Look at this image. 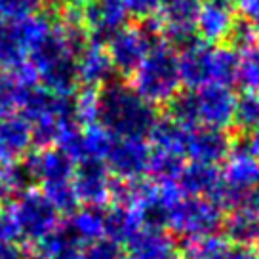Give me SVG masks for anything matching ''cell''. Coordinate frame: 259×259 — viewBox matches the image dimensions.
<instances>
[{"label":"cell","mask_w":259,"mask_h":259,"mask_svg":"<svg viewBox=\"0 0 259 259\" xmlns=\"http://www.w3.org/2000/svg\"><path fill=\"white\" fill-rule=\"evenodd\" d=\"M156 120V109L128 84L111 82L99 90L97 122L114 138H145Z\"/></svg>","instance_id":"cell-1"},{"label":"cell","mask_w":259,"mask_h":259,"mask_svg":"<svg viewBox=\"0 0 259 259\" xmlns=\"http://www.w3.org/2000/svg\"><path fill=\"white\" fill-rule=\"evenodd\" d=\"M128 86L153 107H166L181 92L178 52L168 42L156 40L128 78Z\"/></svg>","instance_id":"cell-2"},{"label":"cell","mask_w":259,"mask_h":259,"mask_svg":"<svg viewBox=\"0 0 259 259\" xmlns=\"http://www.w3.org/2000/svg\"><path fill=\"white\" fill-rule=\"evenodd\" d=\"M223 225V210L208 198L181 196L168 211V225L183 240L215 235Z\"/></svg>","instance_id":"cell-3"},{"label":"cell","mask_w":259,"mask_h":259,"mask_svg":"<svg viewBox=\"0 0 259 259\" xmlns=\"http://www.w3.org/2000/svg\"><path fill=\"white\" fill-rule=\"evenodd\" d=\"M8 208L19 227L21 238L31 242L40 240L59 227V213L38 189H25Z\"/></svg>","instance_id":"cell-4"},{"label":"cell","mask_w":259,"mask_h":259,"mask_svg":"<svg viewBox=\"0 0 259 259\" xmlns=\"http://www.w3.org/2000/svg\"><path fill=\"white\" fill-rule=\"evenodd\" d=\"M202 0H164L160 6V36L171 48H185L196 40V17Z\"/></svg>","instance_id":"cell-5"},{"label":"cell","mask_w":259,"mask_h":259,"mask_svg":"<svg viewBox=\"0 0 259 259\" xmlns=\"http://www.w3.org/2000/svg\"><path fill=\"white\" fill-rule=\"evenodd\" d=\"M80 16L90 40L105 46L126 27L130 12L124 0H86L80 8Z\"/></svg>","instance_id":"cell-6"},{"label":"cell","mask_w":259,"mask_h":259,"mask_svg":"<svg viewBox=\"0 0 259 259\" xmlns=\"http://www.w3.org/2000/svg\"><path fill=\"white\" fill-rule=\"evenodd\" d=\"M151 145L143 138H114L105 156V168L114 179L136 181L149 171Z\"/></svg>","instance_id":"cell-7"},{"label":"cell","mask_w":259,"mask_h":259,"mask_svg":"<svg viewBox=\"0 0 259 259\" xmlns=\"http://www.w3.org/2000/svg\"><path fill=\"white\" fill-rule=\"evenodd\" d=\"M160 40V38H158ZM156 38H151L141 27H124L107 42V54L118 74L130 78L138 71Z\"/></svg>","instance_id":"cell-8"},{"label":"cell","mask_w":259,"mask_h":259,"mask_svg":"<svg viewBox=\"0 0 259 259\" xmlns=\"http://www.w3.org/2000/svg\"><path fill=\"white\" fill-rule=\"evenodd\" d=\"M194 105L198 124L213 130H227L233 126L236 96L225 86H204L194 90Z\"/></svg>","instance_id":"cell-9"},{"label":"cell","mask_w":259,"mask_h":259,"mask_svg":"<svg viewBox=\"0 0 259 259\" xmlns=\"http://www.w3.org/2000/svg\"><path fill=\"white\" fill-rule=\"evenodd\" d=\"M73 187L78 202L88 208H103L111 200V179L101 160H82L73 174Z\"/></svg>","instance_id":"cell-10"},{"label":"cell","mask_w":259,"mask_h":259,"mask_svg":"<svg viewBox=\"0 0 259 259\" xmlns=\"http://www.w3.org/2000/svg\"><path fill=\"white\" fill-rule=\"evenodd\" d=\"M233 151V139L225 130H213L206 126H196L187 134L185 156L193 162L215 166L225 162Z\"/></svg>","instance_id":"cell-11"},{"label":"cell","mask_w":259,"mask_h":259,"mask_svg":"<svg viewBox=\"0 0 259 259\" xmlns=\"http://www.w3.org/2000/svg\"><path fill=\"white\" fill-rule=\"evenodd\" d=\"M236 23L233 0H204L196 17V34L206 44H219L229 38Z\"/></svg>","instance_id":"cell-12"},{"label":"cell","mask_w":259,"mask_h":259,"mask_svg":"<svg viewBox=\"0 0 259 259\" xmlns=\"http://www.w3.org/2000/svg\"><path fill=\"white\" fill-rule=\"evenodd\" d=\"M74 168L76 164L67 154L52 147L32 151L23 158V170L27 178L36 179L42 185L73 179Z\"/></svg>","instance_id":"cell-13"},{"label":"cell","mask_w":259,"mask_h":259,"mask_svg":"<svg viewBox=\"0 0 259 259\" xmlns=\"http://www.w3.org/2000/svg\"><path fill=\"white\" fill-rule=\"evenodd\" d=\"M76 80L82 88L101 90L111 84L113 78V63L109 59L107 48L99 42L90 40V44L76 56Z\"/></svg>","instance_id":"cell-14"},{"label":"cell","mask_w":259,"mask_h":259,"mask_svg":"<svg viewBox=\"0 0 259 259\" xmlns=\"http://www.w3.org/2000/svg\"><path fill=\"white\" fill-rule=\"evenodd\" d=\"M128 259H178L176 242L164 229L141 227L126 242Z\"/></svg>","instance_id":"cell-15"},{"label":"cell","mask_w":259,"mask_h":259,"mask_svg":"<svg viewBox=\"0 0 259 259\" xmlns=\"http://www.w3.org/2000/svg\"><path fill=\"white\" fill-rule=\"evenodd\" d=\"M210 56L211 44L202 40H194L181 50V54H178L181 86L189 90L210 86Z\"/></svg>","instance_id":"cell-16"},{"label":"cell","mask_w":259,"mask_h":259,"mask_svg":"<svg viewBox=\"0 0 259 259\" xmlns=\"http://www.w3.org/2000/svg\"><path fill=\"white\" fill-rule=\"evenodd\" d=\"M32 126L23 114L0 118V160L17 162L31 153Z\"/></svg>","instance_id":"cell-17"},{"label":"cell","mask_w":259,"mask_h":259,"mask_svg":"<svg viewBox=\"0 0 259 259\" xmlns=\"http://www.w3.org/2000/svg\"><path fill=\"white\" fill-rule=\"evenodd\" d=\"M259 179V160L248 147H233L221 171L223 185L235 191H253Z\"/></svg>","instance_id":"cell-18"},{"label":"cell","mask_w":259,"mask_h":259,"mask_svg":"<svg viewBox=\"0 0 259 259\" xmlns=\"http://www.w3.org/2000/svg\"><path fill=\"white\" fill-rule=\"evenodd\" d=\"M179 193L185 196H200V198H211V194L221 185V174L215 166L191 162L179 174L178 181Z\"/></svg>","instance_id":"cell-19"},{"label":"cell","mask_w":259,"mask_h":259,"mask_svg":"<svg viewBox=\"0 0 259 259\" xmlns=\"http://www.w3.org/2000/svg\"><path fill=\"white\" fill-rule=\"evenodd\" d=\"M225 238L236 246H248L259 242V208H238L223 218Z\"/></svg>","instance_id":"cell-20"},{"label":"cell","mask_w":259,"mask_h":259,"mask_svg":"<svg viewBox=\"0 0 259 259\" xmlns=\"http://www.w3.org/2000/svg\"><path fill=\"white\" fill-rule=\"evenodd\" d=\"M143 227V221L134 208L114 206L103 213V236L111 242L126 244Z\"/></svg>","instance_id":"cell-21"},{"label":"cell","mask_w":259,"mask_h":259,"mask_svg":"<svg viewBox=\"0 0 259 259\" xmlns=\"http://www.w3.org/2000/svg\"><path fill=\"white\" fill-rule=\"evenodd\" d=\"M238 74V52L231 46H211L210 56V84L225 86L236 82Z\"/></svg>","instance_id":"cell-22"},{"label":"cell","mask_w":259,"mask_h":259,"mask_svg":"<svg viewBox=\"0 0 259 259\" xmlns=\"http://www.w3.org/2000/svg\"><path fill=\"white\" fill-rule=\"evenodd\" d=\"M231 242L225 236L208 235L183 240L179 259H227Z\"/></svg>","instance_id":"cell-23"},{"label":"cell","mask_w":259,"mask_h":259,"mask_svg":"<svg viewBox=\"0 0 259 259\" xmlns=\"http://www.w3.org/2000/svg\"><path fill=\"white\" fill-rule=\"evenodd\" d=\"M27 63V48L16 31L14 21H6L0 32V69L4 73H14Z\"/></svg>","instance_id":"cell-24"},{"label":"cell","mask_w":259,"mask_h":259,"mask_svg":"<svg viewBox=\"0 0 259 259\" xmlns=\"http://www.w3.org/2000/svg\"><path fill=\"white\" fill-rule=\"evenodd\" d=\"M187 130L171 122L168 116H162L154 122V126L149 132L151 139V149H162V151H176V153L185 154V141Z\"/></svg>","instance_id":"cell-25"},{"label":"cell","mask_w":259,"mask_h":259,"mask_svg":"<svg viewBox=\"0 0 259 259\" xmlns=\"http://www.w3.org/2000/svg\"><path fill=\"white\" fill-rule=\"evenodd\" d=\"M67 229L78 242L90 244L103 238V213H101V208L76 210Z\"/></svg>","instance_id":"cell-26"},{"label":"cell","mask_w":259,"mask_h":259,"mask_svg":"<svg viewBox=\"0 0 259 259\" xmlns=\"http://www.w3.org/2000/svg\"><path fill=\"white\" fill-rule=\"evenodd\" d=\"M185 168V154L176 151L151 149L149 171L156 183H176L181 170Z\"/></svg>","instance_id":"cell-27"},{"label":"cell","mask_w":259,"mask_h":259,"mask_svg":"<svg viewBox=\"0 0 259 259\" xmlns=\"http://www.w3.org/2000/svg\"><path fill=\"white\" fill-rule=\"evenodd\" d=\"M29 90L16 78L14 73H0V118L16 114L25 103Z\"/></svg>","instance_id":"cell-28"},{"label":"cell","mask_w":259,"mask_h":259,"mask_svg":"<svg viewBox=\"0 0 259 259\" xmlns=\"http://www.w3.org/2000/svg\"><path fill=\"white\" fill-rule=\"evenodd\" d=\"M82 141H84V154L86 160H105L111 147H113L114 136L105 130L99 122L88 124L82 130Z\"/></svg>","instance_id":"cell-29"},{"label":"cell","mask_w":259,"mask_h":259,"mask_svg":"<svg viewBox=\"0 0 259 259\" xmlns=\"http://www.w3.org/2000/svg\"><path fill=\"white\" fill-rule=\"evenodd\" d=\"M166 116L187 132L200 126L198 116H196V105H194V92H191V90L179 92L178 96L166 105Z\"/></svg>","instance_id":"cell-30"},{"label":"cell","mask_w":259,"mask_h":259,"mask_svg":"<svg viewBox=\"0 0 259 259\" xmlns=\"http://www.w3.org/2000/svg\"><path fill=\"white\" fill-rule=\"evenodd\" d=\"M42 194L50 200V204L56 208L57 213H71L78 210V196L74 193L73 179L67 181H54L42 185Z\"/></svg>","instance_id":"cell-31"},{"label":"cell","mask_w":259,"mask_h":259,"mask_svg":"<svg viewBox=\"0 0 259 259\" xmlns=\"http://www.w3.org/2000/svg\"><path fill=\"white\" fill-rule=\"evenodd\" d=\"M27 179L29 178L25 174L23 166H19L16 162L0 166V202H14L27 189L25 187Z\"/></svg>","instance_id":"cell-32"},{"label":"cell","mask_w":259,"mask_h":259,"mask_svg":"<svg viewBox=\"0 0 259 259\" xmlns=\"http://www.w3.org/2000/svg\"><path fill=\"white\" fill-rule=\"evenodd\" d=\"M236 82H240L248 94L259 96V48L244 50L238 54V74Z\"/></svg>","instance_id":"cell-33"},{"label":"cell","mask_w":259,"mask_h":259,"mask_svg":"<svg viewBox=\"0 0 259 259\" xmlns=\"http://www.w3.org/2000/svg\"><path fill=\"white\" fill-rule=\"evenodd\" d=\"M97 107H99V90L82 88L74 94L73 114L74 122H80L84 126L97 122Z\"/></svg>","instance_id":"cell-34"},{"label":"cell","mask_w":259,"mask_h":259,"mask_svg":"<svg viewBox=\"0 0 259 259\" xmlns=\"http://www.w3.org/2000/svg\"><path fill=\"white\" fill-rule=\"evenodd\" d=\"M238 130H253L259 124V96L244 92L240 97H236L235 118H233Z\"/></svg>","instance_id":"cell-35"},{"label":"cell","mask_w":259,"mask_h":259,"mask_svg":"<svg viewBox=\"0 0 259 259\" xmlns=\"http://www.w3.org/2000/svg\"><path fill=\"white\" fill-rule=\"evenodd\" d=\"M48 0H0V17L6 21H17L36 14Z\"/></svg>","instance_id":"cell-36"},{"label":"cell","mask_w":259,"mask_h":259,"mask_svg":"<svg viewBox=\"0 0 259 259\" xmlns=\"http://www.w3.org/2000/svg\"><path fill=\"white\" fill-rule=\"evenodd\" d=\"M227 40H231V44H233L231 48L240 50V52L255 48V44L259 42L257 27H253V25L248 23V21H244V19L242 21H236Z\"/></svg>","instance_id":"cell-37"},{"label":"cell","mask_w":259,"mask_h":259,"mask_svg":"<svg viewBox=\"0 0 259 259\" xmlns=\"http://www.w3.org/2000/svg\"><path fill=\"white\" fill-rule=\"evenodd\" d=\"M82 259H128L122 246L111 242L107 238H99L96 242H90L82 250Z\"/></svg>","instance_id":"cell-38"},{"label":"cell","mask_w":259,"mask_h":259,"mask_svg":"<svg viewBox=\"0 0 259 259\" xmlns=\"http://www.w3.org/2000/svg\"><path fill=\"white\" fill-rule=\"evenodd\" d=\"M126 8L132 16L139 17V19H147L153 17L158 10H160L164 0H124Z\"/></svg>","instance_id":"cell-39"},{"label":"cell","mask_w":259,"mask_h":259,"mask_svg":"<svg viewBox=\"0 0 259 259\" xmlns=\"http://www.w3.org/2000/svg\"><path fill=\"white\" fill-rule=\"evenodd\" d=\"M0 240H6V242H19L21 240L19 227H17L10 208L0 211Z\"/></svg>","instance_id":"cell-40"},{"label":"cell","mask_w":259,"mask_h":259,"mask_svg":"<svg viewBox=\"0 0 259 259\" xmlns=\"http://www.w3.org/2000/svg\"><path fill=\"white\" fill-rule=\"evenodd\" d=\"M235 10L244 17V21L259 27V0H235Z\"/></svg>","instance_id":"cell-41"},{"label":"cell","mask_w":259,"mask_h":259,"mask_svg":"<svg viewBox=\"0 0 259 259\" xmlns=\"http://www.w3.org/2000/svg\"><path fill=\"white\" fill-rule=\"evenodd\" d=\"M0 259H29V255L21 242L0 240Z\"/></svg>","instance_id":"cell-42"},{"label":"cell","mask_w":259,"mask_h":259,"mask_svg":"<svg viewBox=\"0 0 259 259\" xmlns=\"http://www.w3.org/2000/svg\"><path fill=\"white\" fill-rule=\"evenodd\" d=\"M227 259H259L257 251L248 246H231Z\"/></svg>","instance_id":"cell-43"},{"label":"cell","mask_w":259,"mask_h":259,"mask_svg":"<svg viewBox=\"0 0 259 259\" xmlns=\"http://www.w3.org/2000/svg\"><path fill=\"white\" fill-rule=\"evenodd\" d=\"M248 149H250V153L259 160V124L251 130L250 141H248Z\"/></svg>","instance_id":"cell-44"},{"label":"cell","mask_w":259,"mask_h":259,"mask_svg":"<svg viewBox=\"0 0 259 259\" xmlns=\"http://www.w3.org/2000/svg\"><path fill=\"white\" fill-rule=\"evenodd\" d=\"M4 25H6V19L0 17V32H2V29H4Z\"/></svg>","instance_id":"cell-45"},{"label":"cell","mask_w":259,"mask_h":259,"mask_svg":"<svg viewBox=\"0 0 259 259\" xmlns=\"http://www.w3.org/2000/svg\"><path fill=\"white\" fill-rule=\"evenodd\" d=\"M255 191L259 193V179H257V185H255Z\"/></svg>","instance_id":"cell-46"},{"label":"cell","mask_w":259,"mask_h":259,"mask_svg":"<svg viewBox=\"0 0 259 259\" xmlns=\"http://www.w3.org/2000/svg\"><path fill=\"white\" fill-rule=\"evenodd\" d=\"M0 162H2V160H0ZM0 166H2V164H0Z\"/></svg>","instance_id":"cell-47"}]
</instances>
